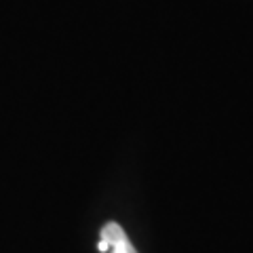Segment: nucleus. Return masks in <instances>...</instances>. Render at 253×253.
Instances as JSON below:
<instances>
[{
  "label": "nucleus",
  "mask_w": 253,
  "mask_h": 253,
  "mask_svg": "<svg viewBox=\"0 0 253 253\" xmlns=\"http://www.w3.org/2000/svg\"><path fill=\"white\" fill-rule=\"evenodd\" d=\"M99 251H101V253H106V251H110V245H108L106 241H99Z\"/></svg>",
  "instance_id": "2"
},
{
  "label": "nucleus",
  "mask_w": 253,
  "mask_h": 253,
  "mask_svg": "<svg viewBox=\"0 0 253 253\" xmlns=\"http://www.w3.org/2000/svg\"><path fill=\"white\" fill-rule=\"evenodd\" d=\"M101 241L110 245V253H137L129 243V239H126L125 230L114 221H110V224L101 228Z\"/></svg>",
  "instance_id": "1"
}]
</instances>
